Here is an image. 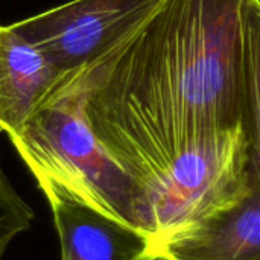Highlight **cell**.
<instances>
[{
  "instance_id": "obj_1",
  "label": "cell",
  "mask_w": 260,
  "mask_h": 260,
  "mask_svg": "<svg viewBox=\"0 0 260 260\" xmlns=\"http://www.w3.org/2000/svg\"><path fill=\"white\" fill-rule=\"evenodd\" d=\"M247 0H166L76 72L84 117L140 190L183 149L244 123Z\"/></svg>"
},
{
  "instance_id": "obj_2",
  "label": "cell",
  "mask_w": 260,
  "mask_h": 260,
  "mask_svg": "<svg viewBox=\"0 0 260 260\" xmlns=\"http://www.w3.org/2000/svg\"><path fill=\"white\" fill-rule=\"evenodd\" d=\"M9 140L37 181H56L98 210L139 229L142 190L91 133L76 72L59 79Z\"/></svg>"
},
{
  "instance_id": "obj_3",
  "label": "cell",
  "mask_w": 260,
  "mask_h": 260,
  "mask_svg": "<svg viewBox=\"0 0 260 260\" xmlns=\"http://www.w3.org/2000/svg\"><path fill=\"white\" fill-rule=\"evenodd\" d=\"M250 186L242 123L187 146L142 187L139 229L155 241L233 206Z\"/></svg>"
},
{
  "instance_id": "obj_4",
  "label": "cell",
  "mask_w": 260,
  "mask_h": 260,
  "mask_svg": "<svg viewBox=\"0 0 260 260\" xmlns=\"http://www.w3.org/2000/svg\"><path fill=\"white\" fill-rule=\"evenodd\" d=\"M166 0H70L9 24L61 73L85 69L140 29Z\"/></svg>"
},
{
  "instance_id": "obj_5",
  "label": "cell",
  "mask_w": 260,
  "mask_h": 260,
  "mask_svg": "<svg viewBox=\"0 0 260 260\" xmlns=\"http://www.w3.org/2000/svg\"><path fill=\"white\" fill-rule=\"evenodd\" d=\"M58 233L61 260H155L145 232L98 210L52 180H38Z\"/></svg>"
},
{
  "instance_id": "obj_6",
  "label": "cell",
  "mask_w": 260,
  "mask_h": 260,
  "mask_svg": "<svg viewBox=\"0 0 260 260\" xmlns=\"http://www.w3.org/2000/svg\"><path fill=\"white\" fill-rule=\"evenodd\" d=\"M152 242L155 260H260V181L251 175L238 203Z\"/></svg>"
},
{
  "instance_id": "obj_7",
  "label": "cell",
  "mask_w": 260,
  "mask_h": 260,
  "mask_svg": "<svg viewBox=\"0 0 260 260\" xmlns=\"http://www.w3.org/2000/svg\"><path fill=\"white\" fill-rule=\"evenodd\" d=\"M50 61L8 24H0V128L17 134L59 82Z\"/></svg>"
},
{
  "instance_id": "obj_8",
  "label": "cell",
  "mask_w": 260,
  "mask_h": 260,
  "mask_svg": "<svg viewBox=\"0 0 260 260\" xmlns=\"http://www.w3.org/2000/svg\"><path fill=\"white\" fill-rule=\"evenodd\" d=\"M248 171L260 181V0L245 9V114Z\"/></svg>"
},
{
  "instance_id": "obj_9",
  "label": "cell",
  "mask_w": 260,
  "mask_h": 260,
  "mask_svg": "<svg viewBox=\"0 0 260 260\" xmlns=\"http://www.w3.org/2000/svg\"><path fill=\"white\" fill-rule=\"evenodd\" d=\"M34 219V210L18 195L0 165V260L12 239L26 232Z\"/></svg>"
},
{
  "instance_id": "obj_10",
  "label": "cell",
  "mask_w": 260,
  "mask_h": 260,
  "mask_svg": "<svg viewBox=\"0 0 260 260\" xmlns=\"http://www.w3.org/2000/svg\"><path fill=\"white\" fill-rule=\"evenodd\" d=\"M2 133H3V131H2V128H0V134H2Z\"/></svg>"
}]
</instances>
